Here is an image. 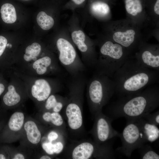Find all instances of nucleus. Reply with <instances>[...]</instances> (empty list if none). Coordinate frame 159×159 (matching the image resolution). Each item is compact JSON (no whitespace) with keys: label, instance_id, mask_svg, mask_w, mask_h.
Segmentation results:
<instances>
[{"label":"nucleus","instance_id":"obj_1","mask_svg":"<svg viewBox=\"0 0 159 159\" xmlns=\"http://www.w3.org/2000/svg\"><path fill=\"white\" fill-rule=\"evenodd\" d=\"M112 79L115 85V94L118 98L129 97L159 83V71L145 67L135 57H130L115 72Z\"/></svg>","mask_w":159,"mask_h":159},{"label":"nucleus","instance_id":"obj_2","mask_svg":"<svg viewBox=\"0 0 159 159\" xmlns=\"http://www.w3.org/2000/svg\"><path fill=\"white\" fill-rule=\"evenodd\" d=\"M159 105L158 83L148 87L140 93L129 97L118 98L109 106V117H124L127 120L142 117Z\"/></svg>","mask_w":159,"mask_h":159},{"label":"nucleus","instance_id":"obj_3","mask_svg":"<svg viewBox=\"0 0 159 159\" xmlns=\"http://www.w3.org/2000/svg\"><path fill=\"white\" fill-rule=\"evenodd\" d=\"M71 78L67 84L68 101L62 110V116L66 121L69 135L74 140L85 134L83 111L85 89L87 80L84 73Z\"/></svg>","mask_w":159,"mask_h":159},{"label":"nucleus","instance_id":"obj_4","mask_svg":"<svg viewBox=\"0 0 159 159\" xmlns=\"http://www.w3.org/2000/svg\"><path fill=\"white\" fill-rule=\"evenodd\" d=\"M86 84L88 105L93 117L97 112L102 110L115 94V83L112 78L94 71Z\"/></svg>","mask_w":159,"mask_h":159},{"label":"nucleus","instance_id":"obj_5","mask_svg":"<svg viewBox=\"0 0 159 159\" xmlns=\"http://www.w3.org/2000/svg\"><path fill=\"white\" fill-rule=\"evenodd\" d=\"M12 70L24 82L29 97L37 109L51 95L57 93L62 89L63 85L59 77L30 76Z\"/></svg>","mask_w":159,"mask_h":159},{"label":"nucleus","instance_id":"obj_6","mask_svg":"<svg viewBox=\"0 0 159 159\" xmlns=\"http://www.w3.org/2000/svg\"><path fill=\"white\" fill-rule=\"evenodd\" d=\"M94 71L112 78L115 72L130 57V53L120 45L111 41L100 46Z\"/></svg>","mask_w":159,"mask_h":159},{"label":"nucleus","instance_id":"obj_7","mask_svg":"<svg viewBox=\"0 0 159 159\" xmlns=\"http://www.w3.org/2000/svg\"><path fill=\"white\" fill-rule=\"evenodd\" d=\"M67 148L66 157L72 159H113L115 153L112 144L108 141L98 144L93 140H75Z\"/></svg>","mask_w":159,"mask_h":159},{"label":"nucleus","instance_id":"obj_8","mask_svg":"<svg viewBox=\"0 0 159 159\" xmlns=\"http://www.w3.org/2000/svg\"><path fill=\"white\" fill-rule=\"evenodd\" d=\"M50 129L35 118L26 116L19 146L34 152L38 149L42 138Z\"/></svg>","mask_w":159,"mask_h":159},{"label":"nucleus","instance_id":"obj_9","mask_svg":"<svg viewBox=\"0 0 159 159\" xmlns=\"http://www.w3.org/2000/svg\"><path fill=\"white\" fill-rule=\"evenodd\" d=\"M11 71L10 81L2 98L1 109L5 111L20 107L29 98L24 82Z\"/></svg>","mask_w":159,"mask_h":159},{"label":"nucleus","instance_id":"obj_10","mask_svg":"<svg viewBox=\"0 0 159 159\" xmlns=\"http://www.w3.org/2000/svg\"><path fill=\"white\" fill-rule=\"evenodd\" d=\"M119 137L122 143L119 150L128 158L134 150L145 143L140 128L135 120H127L126 125Z\"/></svg>","mask_w":159,"mask_h":159},{"label":"nucleus","instance_id":"obj_11","mask_svg":"<svg viewBox=\"0 0 159 159\" xmlns=\"http://www.w3.org/2000/svg\"><path fill=\"white\" fill-rule=\"evenodd\" d=\"M20 72L32 76L58 77L61 74L62 69L57 59L44 54Z\"/></svg>","mask_w":159,"mask_h":159},{"label":"nucleus","instance_id":"obj_12","mask_svg":"<svg viewBox=\"0 0 159 159\" xmlns=\"http://www.w3.org/2000/svg\"><path fill=\"white\" fill-rule=\"evenodd\" d=\"M93 118L94 123L90 132L95 142L102 144L115 137H120V133L112 126L113 120L103 114L102 110L97 112Z\"/></svg>","mask_w":159,"mask_h":159},{"label":"nucleus","instance_id":"obj_13","mask_svg":"<svg viewBox=\"0 0 159 159\" xmlns=\"http://www.w3.org/2000/svg\"><path fill=\"white\" fill-rule=\"evenodd\" d=\"M26 115L18 109L11 115L0 134V144H8L19 140L21 136Z\"/></svg>","mask_w":159,"mask_h":159},{"label":"nucleus","instance_id":"obj_14","mask_svg":"<svg viewBox=\"0 0 159 159\" xmlns=\"http://www.w3.org/2000/svg\"><path fill=\"white\" fill-rule=\"evenodd\" d=\"M134 57L143 66L159 71V48L158 45L141 43Z\"/></svg>","mask_w":159,"mask_h":159},{"label":"nucleus","instance_id":"obj_15","mask_svg":"<svg viewBox=\"0 0 159 159\" xmlns=\"http://www.w3.org/2000/svg\"><path fill=\"white\" fill-rule=\"evenodd\" d=\"M36 119L50 128L58 130L68 135L66 123L59 112H39Z\"/></svg>","mask_w":159,"mask_h":159},{"label":"nucleus","instance_id":"obj_16","mask_svg":"<svg viewBox=\"0 0 159 159\" xmlns=\"http://www.w3.org/2000/svg\"><path fill=\"white\" fill-rule=\"evenodd\" d=\"M135 36V31L133 29L118 30L113 34L112 41L130 53L138 49L141 43L136 41Z\"/></svg>","mask_w":159,"mask_h":159},{"label":"nucleus","instance_id":"obj_17","mask_svg":"<svg viewBox=\"0 0 159 159\" xmlns=\"http://www.w3.org/2000/svg\"><path fill=\"white\" fill-rule=\"evenodd\" d=\"M67 96L63 97L57 94L51 95L37 109L39 112L49 111L59 112L68 102Z\"/></svg>","mask_w":159,"mask_h":159},{"label":"nucleus","instance_id":"obj_18","mask_svg":"<svg viewBox=\"0 0 159 159\" xmlns=\"http://www.w3.org/2000/svg\"><path fill=\"white\" fill-rule=\"evenodd\" d=\"M135 120L139 125L143 133L145 143H152L159 138V129L156 125L147 121L142 117Z\"/></svg>","mask_w":159,"mask_h":159},{"label":"nucleus","instance_id":"obj_19","mask_svg":"<svg viewBox=\"0 0 159 159\" xmlns=\"http://www.w3.org/2000/svg\"><path fill=\"white\" fill-rule=\"evenodd\" d=\"M145 0H123L127 12L130 16H136L144 11Z\"/></svg>","mask_w":159,"mask_h":159},{"label":"nucleus","instance_id":"obj_20","mask_svg":"<svg viewBox=\"0 0 159 159\" xmlns=\"http://www.w3.org/2000/svg\"><path fill=\"white\" fill-rule=\"evenodd\" d=\"M0 12L3 21L8 24H12L16 20L17 17L15 9L12 4L5 3L1 7Z\"/></svg>","mask_w":159,"mask_h":159},{"label":"nucleus","instance_id":"obj_21","mask_svg":"<svg viewBox=\"0 0 159 159\" xmlns=\"http://www.w3.org/2000/svg\"><path fill=\"white\" fill-rule=\"evenodd\" d=\"M10 158L11 159H24L29 158L33 155L34 152L19 146L17 148L8 145Z\"/></svg>","mask_w":159,"mask_h":159},{"label":"nucleus","instance_id":"obj_22","mask_svg":"<svg viewBox=\"0 0 159 159\" xmlns=\"http://www.w3.org/2000/svg\"><path fill=\"white\" fill-rule=\"evenodd\" d=\"M37 21L38 25L44 30H48L53 26L54 21L51 16L43 11L40 12L37 17Z\"/></svg>","mask_w":159,"mask_h":159},{"label":"nucleus","instance_id":"obj_23","mask_svg":"<svg viewBox=\"0 0 159 159\" xmlns=\"http://www.w3.org/2000/svg\"><path fill=\"white\" fill-rule=\"evenodd\" d=\"M91 9L92 12L95 14L102 16L108 14L110 11V7L108 4L100 1L93 2L91 5Z\"/></svg>","mask_w":159,"mask_h":159},{"label":"nucleus","instance_id":"obj_24","mask_svg":"<svg viewBox=\"0 0 159 159\" xmlns=\"http://www.w3.org/2000/svg\"><path fill=\"white\" fill-rule=\"evenodd\" d=\"M68 135L57 130L50 128L42 139L53 143L55 142L66 140Z\"/></svg>","mask_w":159,"mask_h":159},{"label":"nucleus","instance_id":"obj_25","mask_svg":"<svg viewBox=\"0 0 159 159\" xmlns=\"http://www.w3.org/2000/svg\"><path fill=\"white\" fill-rule=\"evenodd\" d=\"M140 158L143 159H159V155L150 145L144 144L139 148Z\"/></svg>","mask_w":159,"mask_h":159},{"label":"nucleus","instance_id":"obj_26","mask_svg":"<svg viewBox=\"0 0 159 159\" xmlns=\"http://www.w3.org/2000/svg\"><path fill=\"white\" fill-rule=\"evenodd\" d=\"M40 145L43 152L48 155L55 156L53 151V143L42 139Z\"/></svg>","mask_w":159,"mask_h":159},{"label":"nucleus","instance_id":"obj_27","mask_svg":"<svg viewBox=\"0 0 159 159\" xmlns=\"http://www.w3.org/2000/svg\"><path fill=\"white\" fill-rule=\"evenodd\" d=\"M149 122L158 126L159 124V111L151 114L150 113L144 115L142 117Z\"/></svg>","mask_w":159,"mask_h":159},{"label":"nucleus","instance_id":"obj_28","mask_svg":"<svg viewBox=\"0 0 159 159\" xmlns=\"http://www.w3.org/2000/svg\"><path fill=\"white\" fill-rule=\"evenodd\" d=\"M13 46L12 44L8 42L6 37L0 35V57L3 55L6 49H11Z\"/></svg>","mask_w":159,"mask_h":159},{"label":"nucleus","instance_id":"obj_29","mask_svg":"<svg viewBox=\"0 0 159 159\" xmlns=\"http://www.w3.org/2000/svg\"><path fill=\"white\" fill-rule=\"evenodd\" d=\"M66 140L58 141L53 143V151L55 156L60 154L65 147Z\"/></svg>","mask_w":159,"mask_h":159},{"label":"nucleus","instance_id":"obj_30","mask_svg":"<svg viewBox=\"0 0 159 159\" xmlns=\"http://www.w3.org/2000/svg\"><path fill=\"white\" fill-rule=\"evenodd\" d=\"M10 159L8 145H0V159Z\"/></svg>","mask_w":159,"mask_h":159},{"label":"nucleus","instance_id":"obj_31","mask_svg":"<svg viewBox=\"0 0 159 159\" xmlns=\"http://www.w3.org/2000/svg\"><path fill=\"white\" fill-rule=\"evenodd\" d=\"M35 157L34 158L39 159H51L53 158L54 157V156L46 154L43 152V153L40 154L39 153L37 154L35 153Z\"/></svg>","mask_w":159,"mask_h":159},{"label":"nucleus","instance_id":"obj_32","mask_svg":"<svg viewBox=\"0 0 159 159\" xmlns=\"http://www.w3.org/2000/svg\"><path fill=\"white\" fill-rule=\"evenodd\" d=\"M153 11L157 15H159V0H156L153 8Z\"/></svg>","mask_w":159,"mask_h":159},{"label":"nucleus","instance_id":"obj_33","mask_svg":"<svg viewBox=\"0 0 159 159\" xmlns=\"http://www.w3.org/2000/svg\"><path fill=\"white\" fill-rule=\"evenodd\" d=\"M7 121V119L6 116L0 119V134Z\"/></svg>","mask_w":159,"mask_h":159},{"label":"nucleus","instance_id":"obj_34","mask_svg":"<svg viewBox=\"0 0 159 159\" xmlns=\"http://www.w3.org/2000/svg\"><path fill=\"white\" fill-rule=\"evenodd\" d=\"M6 87L4 84L0 82V96L3 94L6 90Z\"/></svg>","mask_w":159,"mask_h":159},{"label":"nucleus","instance_id":"obj_35","mask_svg":"<svg viewBox=\"0 0 159 159\" xmlns=\"http://www.w3.org/2000/svg\"><path fill=\"white\" fill-rule=\"evenodd\" d=\"M6 116V111L0 109V119Z\"/></svg>","mask_w":159,"mask_h":159},{"label":"nucleus","instance_id":"obj_36","mask_svg":"<svg viewBox=\"0 0 159 159\" xmlns=\"http://www.w3.org/2000/svg\"><path fill=\"white\" fill-rule=\"evenodd\" d=\"M85 0H72V1L75 4L80 5L84 2Z\"/></svg>","mask_w":159,"mask_h":159},{"label":"nucleus","instance_id":"obj_37","mask_svg":"<svg viewBox=\"0 0 159 159\" xmlns=\"http://www.w3.org/2000/svg\"></svg>","mask_w":159,"mask_h":159}]
</instances>
